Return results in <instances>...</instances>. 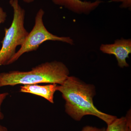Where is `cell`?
<instances>
[{"label":"cell","mask_w":131,"mask_h":131,"mask_svg":"<svg viewBox=\"0 0 131 131\" xmlns=\"http://www.w3.org/2000/svg\"><path fill=\"white\" fill-rule=\"evenodd\" d=\"M69 71L62 62H46L27 71H11L0 73V88L18 84L39 83L63 84L69 76Z\"/></svg>","instance_id":"2"},{"label":"cell","mask_w":131,"mask_h":131,"mask_svg":"<svg viewBox=\"0 0 131 131\" xmlns=\"http://www.w3.org/2000/svg\"><path fill=\"white\" fill-rule=\"evenodd\" d=\"M105 127L98 128L96 127L86 126L82 128L81 131H106Z\"/></svg>","instance_id":"10"},{"label":"cell","mask_w":131,"mask_h":131,"mask_svg":"<svg viewBox=\"0 0 131 131\" xmlns=\"http://www.w3.org/2000/svg\"><path fill=\"white\" fill-rule=\"evenodd\" d=\"M106 131H131V111L130 109L125 116L116 118L107 125Z\"/></svg>","instance_id":"8"},{"label":"cell","mask_w":131,"mask_h":131,"mask_svg":"<svg viewBox=\"0 0 131 131\" xmlns=\"http://www.w3.org/2000/svg\"><path fill=\"white\" fill-rule=\"evenodd\" d=\"M24 2L27 3H30L33 2L34 0H23Z\"/></svg>","instance_id":"14"},{"label":"cell","mask_w":131,"mask_h":131,"mask_svg":"<svg viewBox=\"0 0 131 131\" xmlns=\"http://www.w3.org/2000/svg\"><path fill=\"white\" fill-rule=\"evenodd\" d=\"M57 91L65 101L66 113L76 121H80L85 115H91L107 125L117 118L102 112L95 106L93 99L96 93L94 84L86 83L75 77L69 76L63 84L58 85Z\"/></svg>","instance_id":"1"},{"label":"cell","mask_w":131,"mask_h":131,"mask_svg":"<svg viewBox=\"0 0 131 131\" xmlns=\"http://www.w3.org/2000/svg\"><path fill=\"white\" fill-rule=\"evenodd\" d=\"M9 93L8 92H5V93H0V120H2L4 118L5 116L2 113L1 110V106L3 101L6 98L8 95Z\"/></svg>","instance_id":"9"},{"label":"cell","mask_w":131,"mask_h":131,"mask_svg":"<svg viewBox=\"0 0 131 131\" xmlns=\"http://www.w3.org/2000/svg\"><path fill=\"white\" fill-rule=\"evenodd\" d=\"M56 5L64 7L71 12L78 14H89L95 9L102 2L96 0L93 2L81 0H51Z\"/></svg>","instance_id":"6"},{"label":"cell","mask_w":131,"mask_h":131,"mask_svg":"<svg viewBox=\"0 0 131 131\" xmlns=\"http://www.w3.org/2000/svg\"><path fill=\"white\" fill-rule=\"evenodd\" d=\"M7 14L2 7L0 6V25L3 24L6 19Z\"/></svg>","instance_id":"11"},{"label":"cell","mask_w":131,"mask_h":131,"mask_svg":"<svg viewBox=\"0 0 131 131\" xmlns=\"http://www.w3.org/2000/svg\"><path fill=\"white\" fill-rule=\"evenodd\" d=\"M0 131H8V130L6 127L0 124Z\"/></svg>","instance_id":"13"},{"label":"cell","mask_w":131,"mask_h":131,"mask_svg":"<svg viewBox=\"0 0 131 131\" xmlns=\"http://www.w3.org/2000/svg\"><path fill=\"white\" fill-rule=\"evenodd\" d=\"M13 9V21L8 28H5V35L0 50V66L8 65L16 53L18 46H21L28 34L25 27V11L21 7L19 0H9Z\"/></svg>","instance_id":"3"},{"label":"cell","mask_w":131,"mask_h":131,"mask_svg":"<svg viewBox=\"0 0 131 131\" xmlns=\"http://www.w3.org/2000/svg\"><path fill=\"white\" fill-rule=\"evenodd\" d=\"M100 50L103 53L114 55L120 68L129 66L126 59L129 58V54L131 53L130 39L117 40L113 44L102 45Z\"/></svg>","instance_id":"5"},{"label":"cell","mask_w":131,"mask_h":131,"mask_svg":"<svg viewBox=\"0 0 131 131\" xmlns=\"http://www.w3.org/2000/svg\"><path fill=\"white\" fill-rule=\"evenodd\" d=\"M58 85L56 83H48L45 85H39V84H26L20 86L19 91L40 96L53 104L54 102V94L57 91Z\"/></svg>","instance_id":"7"},{"label":"cell","mask_w":131,"mask_h":131,"mask_svg":"<svg viewBox=\"0 0 131 131\" xmlns=\"http://www.w3.org/2000/svg\"><path fill=\"white\" fill-rule=\"evenodd\" d=\"M44 14V11L42 8H40L38 11L35 16V25L33 28L28 33L25 42L10 59L8 65L16 62L25 53L37 50L40 45L46 41H60L73 44V40L70 38L58 37L53 35L47 30L43 22Z\"/></svg>","instance_id":"4"},{"label":"cell","mask_w":131,"mask_h":131,"mask_svg":"<svg viewBox=\"0 0 131 131\" xmlns=\"http://www.w3.org/2000/svg\"><path fill=\"white\" fill-rule=\"evenodd\" d=\"M111 1H122L123 7H130L131 6V0H112Z\"/></svg>","instance_id":"12"}]
</instances>
